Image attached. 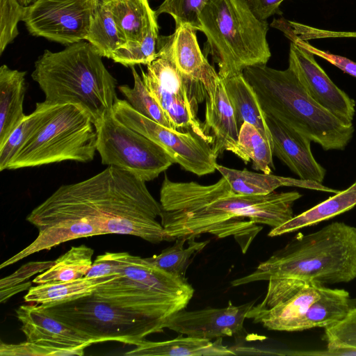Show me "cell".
I'll return each instance as SVG.
<instances>
[{
    "label": "cell",
    "mask_w": 356,
    "mask_h": 356,
    "mask_svg": "<svg viewBox=\"0 0 356 356\" xmlns=\"http://www.w3.org/2000/svg\"><path fill=\"white\" fill-rule=\"evenodd\" d=\"M99 0H35L23 20L31 34L70 45L86 40Z\"/></svg>",
    "instance_id": "obj_13"
},
{
    "label": "cell",
    "mask_w": 356,
    "mask_h": 356,
    "mask_svg": "<svg viewBox=\"0 0 356 356\" xmlns=\"http://www.w3.org/2000/svg\"><path fill=\"white\" fill-rule=\"evenodd\" d=\"M24 6L20 0H0V54L19 33L17 24L26 12Z\"/></svg>",
    "instance_id": "obj_40"
},
{
    "label": "cell",
    "mask_w": 356,
    "mask_h": 356,
    "mask_svg": "<svg viewBox=\"0 0 356 356\" xmlns=\"http://www.w3.org/2000/svg\"><path fill=\"white\" fill-rule=\"evenodd\" d=\"M301 196L297 191L240 195L223 177L202 185L173 181L165 175L160 190L161 224L166 241L202 234L233 236L245 253L261 230L257 225L275 228L286 222L293 217V206Z\"/></svg>",
    "instance_id": "obj_1"
},
{
    "label": "cell",
    "mask_w": 356,
    "mask_h": 356,
    "mask_svg": "<svg viewBox=\"0 0 356 356\" xmlns=\"http://www.w3.org/2000/svg\"><path fill=\"white\" fill-rule=\"evenodd\" d=\"M200 20L207 52L222 79L250 66L266 65L270 59L268 24L254 15L247 0H210Z\"/></svg>",
    "instance_id": "obj_7"
},
{
    "label": "cell",
    "mask_w": 356,
    "mask_h": 356,
    "mask_svg": "<svg viewBox=\"0 0 356 356\" xmlns=\"http://www.w3.org/2000/svg\"><path fill=\"white\" fill-rule=\"evenodd\" d=\"M54 261H33L26 263L13 274L0 281V301L6 302L9 298L31 286L30 278L38 273H43L50 268Z\"/></svg>",
    "instance_id": "obj_37"
},
{
    "label": "cell",
    "mask_w": 356,
    "mask_h": 356,
    "mask_svg": "<svg viewBox=\"0 0 356 356\" xmlns=\"http://www.w3.org/2000/svg\"><path fill=\"white\" fill-rule=\"evenodd\" d=\"M294 355L308 356H356V348H327L323 350H302L294 351Z\"/></svg>",
    "instance_id": "obj_44"
},
{
    "label": "cell",
    "mask_w": 356,
    "mask_h": 356,
    "mask_svg": "<svg viewBox=\"0 0 356 356\" xmlns=\"http://www.w3.org/2000/svg\"><path fill=\"white\" fill-rule=\"evenodd\" d=\"M195 238L178 237L172 246L163 250L159 254L145 259L163 270L185 277L193 257L209 243V241H196Z\"/></svg>",
    "instance_id": "obj_31"
},
{
    "label": "cell",
    "mask_w": 356,
    "mask_h": 356,
    "mask_svg": "<svg viewBox=\"0 0 356 356\" xmlns=\"http://www.w3.org/2000/svg\"><path fill=\"white\" fill-rule=\"evenodd\" d=\"M127 356H227L236 355L232 348L222 343V338L211 340L182 334L164 341H151L145 339L125 353Z\"/></svg>",
    "instance_id": "obj_22"
},
{
    "label": "cell",
    "mask_w": 356,
    "mask_h": 356,
    "mask_svg": "<svg viewBox=\"0 0 356 356\" xmlns=\"http://www.w3.org/2000/svg\"><path fill=\"white\" fill-rule=\"evenodd\" d=\"M51 104L37 102L33 112L26 115L21 123L0 147V170L7 168L14 156L44 121Z\"/></svg>",
    "instance_id": "obj_32"
},
{
    "label": "cell",
    "mask_w": 356,
    "mask_h": 356,
    "mask_svg": "<svg viewBox=\"0 0 356 356\" xmlns=\"http://www.w3.org/2000/svg\"><path fill=\"white\" fill-rule=\"evenodd\" d=\"M15 313L26 341L63 348H86L95 343L47 314L37 304L22 305Z\"/></svg>",
    "instance_id": "obj_19"
},
{
    "label": "cell",
    "mask_w": 356,
    "mask_h": 356,
    "mask_svg": "<svg viewBox=\"0 0 356 356\" xmlns=\"http://www.w3.org/2000/svg\"><path fill=\"white\" fill-rule=\"evenodd\" d=\"M327 348H356V307L341 322L325 328Z\"/></svg>",
    "instance_id": "obj_41"
},
{
    "label": "cell",
    "mask_w": 356,
    "mask_h": 356,
    "mask_svg": "<svg viewBox=\"0 0 356 356\" xmlns=\"http://www.w3.org/2000/svg\"><path fill=\"white\" fill-rule=\"evenodd\" d=\"M97 151L103 165L128 171L149 181L174 162L159 145L108 115L97 127Z\"/></svg>",
    "instance_id": "obj_10"
},
{
    "label": "cell",
    "mask_w": 356,
    "mask_h": 356,
    "mask_svg": "<svg viewBox=\"0 0 356 356\" xmlns=\"http://www.w3.org/2000/svg\"><path fill=\"white\" fill-rule=\"evenodd\" d=\"M356 307V298L344 289L321 285L320 297L298 323L295 332L315 327H328L341 322Z\"/></svg>",
    "instance_id": "obj_24"
},
{
    "label": "cell",
    "mask_w": 356,
    "mask_h": 356,
    "mask_svg": "<svg viewBox=\"0 0 356 356\" xmlns=\"http://www.w3.org/2000/svg\"><path fill=\"white\" fill-rule=\"evenodd\" d=\"M205 94V134L212 140L211 149L218 157L225 151L236 155L245 163L250 161L238 144V129L222 79L218 74L203 83Z\"/></svg>",
    "instance_id": "obj_16"
},
{
    "label": "cell",
    "mask_w": 356,
    "mask_h": 356,
    "mask_svg": "<svg viewBox=\"0 0 356 356\" xmlns=\"http://www.w3.org/2000/svg\"><path fill=\"white\" fill-rule=\"evenodd\" d=\"M289 68L315 102L343 123L353 124L355 100L335 85L313 54L291 42Z\"/></svg>",
    "instance_id": "obj_14"
},
{
    "label": "cell",
    "mask_w": 356,
    "mask_h": 356,
    "mask_svg": "<svg viewBox=\"0 0 356 356\" xmlns=\"http://www.w3.org/2000/svg\"><path fill=\"white\" fill-rule=\"evenodd\" d=\"M322 284L310 282L287 300L268 309L252 308L246 318L270 330L295 332L296 327L310 305L320 297Z\"/></svg>",
    "instance_id": "obj_20"
},
{
    "label": "cell",
    "mask_w": 356,
    "mask_h": 356,
    "mask_svg": "<svg viewBox=\"0 0 356 356\" xmlns=\"http://www.w3.org/2000/svg\"><path fill=\"white\" fill-rule=\"evenodd\" d=\"M279 279L322 285L356 279V227L334 222L312 233H298L253 272L232 281L231 285Z\"/></svg>",
    "instance_id": "obj_3"
},
{
    "label": "cell",
    "mask_w": 356,
    "mask_h": 356,
    "mask_svg": "<svg viewBox=\"0 0 356 356\" xmlns=\"http://www.w3.org/2000/svg\"><path fill=\"white\" fill-rule=\"evenodd\" d=\"M326 36L328 38H356V31H337L328 30L326 32Z\"/></svg>",
    "instance_id": "obj_45"
},
{
    "label": "cell",
    "mask_w": 356,
    "mask_h": 356,
    "mask_svg": "<svg viewBox=\"0 0 356 356\" xmlns=\"http://www.w3.org/2000/svg\"><path fill=\"white\" fill-rule=\"evenodd\" d=\"M31 77L45 102L81 106L95 127L113 113L117 81L88 42L67 45L58 52L45 50L35 61Z\"/></svg>",
    "instance_id": "obj_4"
},
{
    "label": "cell",
    "mask_w": 356,
    "mask_h": 356,
    "mask_svg": "<svg viewBox=\"0 0 356 356\" xmlns=\"http://www.w3.org/2000/svg\"><path fill=\"white\" fill-rule=\"evenodd\" d=\"M216 168L227 180L232 189L240 195H268L280 186H296L334 194L339 191L313 181L236 170L218 163Z\"/></svg>",
    "instance_id": "obj_21"
},
{
    "label": "cell",
    "mask_w": 356,
    "mask_h": 356,
    "mask_svg": "<svg viewBox=\"0 0 356 356\" xmlns=\"http://www.w3.org/2000/svg\"><path fill=\"white\" fill-rule=\"evenodd\" d=\"M105 278H81L64 281L47 282L31 286L24 296L28 303L50 305L69 301L92 294Z\"/></svg>",
    "instance_id": "obj_28"
},
{
    "label": "cell",
    "mask_w": 356,
    "mask_h": 356,
    "mask_svg": "<svg viewBox=\"0 0 356 356\" xmlns=\"http://www.w3.org/2000/svg\"><path fill=\"white\" fill-rule=\"evenodd\" d=\"M127 42H140L158 26L148 0H103Z\"/></svg>",
    "instance_id": "obj_27"
},
{
    "label": "cell",
    "mask_w": 356,
    "mask_h": 356,
    "mask_svg": "<svg viewBox=\"0 0 356 356\" xmlns=\"http://www.w3.org/2000/svg\"><path fill=\"white\" fill-rule=\"evenodd\" d=\"M210 0H164L155 10L156 15L163 13L171 15L175 28L190 26L201 31L200 14Z\"/></svg>",
    "instance_id": "obj_36"
},
{
    "label": "cell",
    "mask_w": 356,
    "mask_h": 356,
    "mask_svg": "<svg viewBox=\"0 0 356 356\" xmlns=\"http://www.w3.org/2000/svg\"><path fill=\"white\" fill-rule=\"evenodd\" d=\"M196 32L190 26H182L170 35H159L156 54L168 60L186 79L203 84L218 73L202 52Z\"/></svg>",
    "instance_id": "obj_17"
},
{
    "label": "cell",
    "mask_w": 356,
    "mask_h": 356,
    "mask_svg": "<svg viewBox=\"0 0 356 356\" xmlns=\"http://www.w3.org/2000/svg\"><path fill=\"white\" fill-rule=\"evenodd\" d=\"M26 72L0 67V147L24 120Z\"/></svg>",
    "instance_id": "obj_23"
},
{
    "label": "cell",
    "mask_w": 356,
    "mask_h": 356,
    "mask_svg": "<svg viewBox=\"0 0 356 356\" xmlns=\"http://www.w3.org/2000/svg\"><path fill=\"white\" fill-rule=\"evenodd\" d=\"M141 77L152 97L159 105L175 129L190 131L208 143L212 140L197 116L198 104L205 98L202 83L182 76L165 58H156L141 70Z\"/></svg>",
    "instance_id": "obj_11"
},
{
    "label": "cell",
    "mask_w": 356,
    "mask_h": 356,
    "mask_svg": "<svg viewBox=\"0 0 356 356\" xmlns=\"http://www.w3.org/2000/svg\"><path fill=\"white\" fill-rule=\"evenodd\" d=\"M94 250L82 244L72 246L54 261L47 270L37 275L34 284L70 281L86 276L92 264Z\"/></svg>",
    "instance_id": "obj_29"
},
{
    "label": "cell",
    "mask_w": 356,
    "mask_h": 356,
    "mask_svg": "<svg viewBox=\"0 0 356 356\" xmlns=\"http://www.w3.org/2000/svg\"><path fill=\"white\" fill-rule=\"evenodd\" d=\"M120 252H106L97 256L86 275L88 278H105L116 274L120 264Z\"/></svg>",
    "instance_id": "obj_42"
},
{
    "label": "cell",
    "mask_w": 356,
    "mask_h": 356,
    "mask_svg": "<svg viewBox=\"0 0 356 356\" xmlns=\"http://www.w3.org/2000/svg\"><path fill=\"white\" fill-rule=\"evenodd\" d=\"M124 172L115 166L85 180L58 187L34 208L26 220L51 245L115 234L129 205Z\"/></svg>",
    "instance_id": "obj_2"
},
{
    "label": "cell",
    "mask_w": 356,
    "mask_h": 356,
    "mask_svg": "<svg viewBox=\"0 0 356 356\" xmlns=\"http://www.w3.org/2000/svg\"><path fill=\"white\" fill-rule=\"evenodd\" d=\"M255 304L251 301L238 306L229 301L222 308L207 307L186 311L172 315L164 327L181 334L204 339H216L224 337H242L245 332L244 321Z\"/></svg>",
    "instance_id": "obj_15"
},
{
    "label": "cell",
    "mask_w": 356,
    "mask_h": 356,
    "mask_svg": "<svg viewBox=\"0 0 356 356\" xmlns=\"http://www.w3.org/2000/svg\"><path fill=\"white\" fill-rule=\"evenodd\" d=\"M116 274L105 277L94 296L159 324L184 309L194 289L183 277L153 265L145 258L121 252Z\"/></svg>",
    "instance_id": "obj_6"
},
{
    "label": "cell",
    "mask_w": 356,
    "mask_h": 356,
    "mask_svg": "<svg viewBox=\"0 0 356 356\" xmlns=\"http://www.w3.org/2000/svg\"></svg>",
    "instance_id": "obj_47"
},
{
    "label": "cell",
    "mask_w": 356,
    "mask_h": 356,
    "mask_svg": "<svg viewBox=\"0 0 356 356\" xmlns=\"http://www.w3.org/2000/svg\"><path fill=\"white\" fill-rule=\"evenodd\" d=\"M270 26L282 31L283 34L291 42L307 49L314 56L321 57L343 72L356 78V63L342 56L336 55L329 51L321 50L307 41L302 40L295 34L289 23V20L284 17L274 19Z\"/></svg>",
    "instance_id": "obj_38"
},
{
    "label": "cell",
    "mask_w": 356,
    "mask_h": 356,
    "mask_svg": "<svg viewBox=\"0 0 356 356\" xmlns=\"http://www.w3.org/2000/svg\"><path fill=\"white\" fill-rule=\"evenodd\" d=\"M159 26H154L140 42H127L125 47L116 49L111 58L125 67L149 64L156 55Z\"/></svg>",
    "instance_id": "obj_35"
},
{
    "label": "cell",
    "mask_w": 356,
    "mask_h": 356,
    "mask_svg": "<svg viewBox=\"0 0 356 356\" xmlns=\"http://www.w3.org/2000/svg\"><path fill=\"white\" fill-rule=\"evenodd\" d=\"M86 40L102 57L108 58H111L116 49L125 47L127 44L126 38L103 0L98 3Z\"/></svg>",
    "instance_id": "obj_30"
},
{
    "label": "cell",
    "mask_w": 356,
    "mask_h": 356,
    "mask_svg": "<svg viewBox=\"0 0 356 356\" xmlns=\"http://www.w3.org/2000/svg\"><path fill=\"white\" fill-rule=\"evenodd\" d=\"M97 132L90 115L73 104H51L40 127L18 150L7 170L73 161L88 163L97 151Z\"/></svg>",
    "instance_id": "obj_8"
},
{
    "label": "cell",
    "mask_w": 356,
    "mask_h": 356,
    "mask_svg": "<svg viewBox=\"0 0 356 356\" xmlns=\"http://www.w3.org/2000/svg\"><path fill=\"white\" fill-rule=\"evenodd\" d=\"M86 348H63L26 341L19 343L1 342V356H82Z\"/></svg>",
    "instance_id": "obj_39"
},
{
    "label": "cell",
    "mask_w": 356,
    "mask_h": 356,
    "mask_svg": "<svg viewBox=\"0 0 356 356\" xmlns=\"http://www.w3.org/2000/svg\"><path fill=\"white\" fill-rule=\"evenodd\" d=\"M238 131L245 122L254 126L272 146V138L256 93L243 72L222 79Z\"/></svg>",
    "instance_id": "obj_25"
},
{
    "label": "cell",
    "mask_w": 356,
    "mask_h": 356,
    "mask_svg": "<svg viewBox=\"0 0 356 356\" xmlns=\"http://www.w3.org/2000/svg\"><path fill=\"white\" fill-rule=\"evenodd\" d=\"M243 74L253 88L265 115L318 143L324 150H341L351 140L354 127L315 102L289 67L250 66Z\"/></svg>",
    "instance_id": "obj_5"
},
{
    "label": "cell",
    "mask_w": 356,
    "mask_h": 356,
    "mask_svg": "<svg viewBox=\"0 0 356 356\" xmlns=\"http://www.w3.org/2000/svg\"><path fill=\"white\" fill-rule=\"evenodd\" d=\"M35 0H20V1L22 3V4H24V6H29V4H31L33 1H34Z\"/></svg>",
    "instance_id": "obj_46"
},
{
    "label": "cell",
    "mask_w": 356,
    "mask_h": 356,
    "mask_svg": "<svg viewBox=\"0 0 356 356\" xmlns=\"http://www.w3.org/2000/svg\"><path fill=\"white\" fill-rule=\"evenodd\" d=\"M254 15L261 20H266L274 15H282L280 5L284 0H247Z\"/></svg>",
    "instance_id": "obj_43"
},
{
    "label": "cell",
    "mask_w": 356,
    "mask_h": 356,
    "mask_svg": "<svg viewBox=\"0 0 356 356\" xmlns=\"http://www.w3.org/2000/svg\"><path fill=\"white\" fill-rule=\"evenodd\" d=\"M356 206V181L347 189L339 191L333 196L302 213L293 216L282 225L272 228L270 237L291 233L306 227L316 225L346 212Z\"/></svg>",
    "instance_id": "obj_26"
},
{
    "label": "cell",
    "mask_w": 356,
    "mask_h": 356,
    "mask_svg": "<svg viewBox=\"0 0 356 356\" xmlns=\"http://www.w3.org/2000/svg\"><path fill=\"white\" fill-rule=\"evenodd\" d=\"M238 144L248 160L252 161L254 170L270 174L275 169L272 146L254 126L246 122L242 124L238 132Z\"/></svg>",
    "instance_id": "obj_33"
},
{
    "label": "cell",
    "mask_w": 356,
    "mask_h": 356,
    "mask_svg": "<svg viewBox=\"0 0 356 356\" xmlns=\"http://www.w3.org/2000/svg\"><path fill=\"white\" fill-rule=\"evenodd\" d=\"M113 116L120 122L161 147L185 170L202 176L216 170L217 156L209 143L195 133L166 127L136 111L125 99L116 98Z\"/></svg>",
    "instance_id": "obj_12"
},
{
    "label": "cell",
    "mask_w": 356,
    "mask_h": 356,
    "mask_svg": "<svg viewBox=\"0 0 356 356\" xmlns=\"http://www.w3.org/2000/svg\"><path fill=\"white\" fill-rule=\"evenodd\" d=\"M38 305L95 343L118 341L136 346L148 335L163 331L159 324L99 299L93 293L63 302Z\"/></svg>",
    "instance_id": "obj_9"
},
{
    "label": "cell",
    "mask_w": 356,
    "mask_h": 356,
    "mask_svg": "<svg viewBox=\"0 0 356 356\" xmlns=\"http://www.w3.org/2000/svg\"><path fill=\"white\" fill-rule=\"evenodd\" d=\"M273 144V153L299 179L322 184L325 169L314 157L311 140L286 127L279 120L265 115Z\"/></svg>",
    "instance_id": "obj_18"
},
{
    "label": "cell",
    "mask_w": 356,
    "mask_h": 356,
    "mask_svg": "<svg viewBox=\"0 0 356 356\" xmlns=\"http://www.w3.org/2000/svg\"><path fill=\"white\" fill-rule=\"evenodd\" d=\"M131 69L134 77V87L131 88L127 85L120 86V92L138 113L166 127L175 129L159 105L149 95L142 77L138 74L134 66L131 67Z\"/></svg>",
    "instance_id": "obj_34"
}]
</instances>
